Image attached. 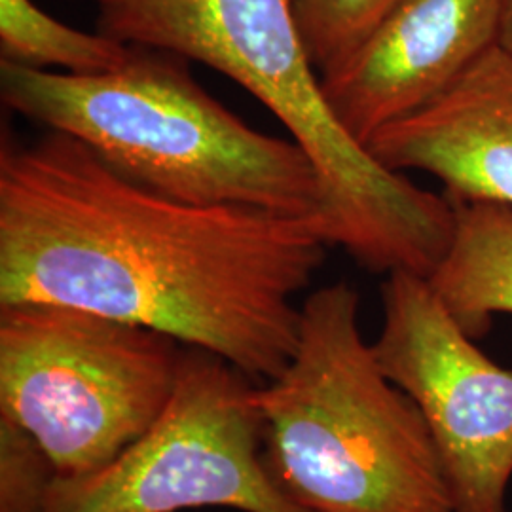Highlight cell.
<instances>
[{
  "instance_id": "6da1fadb",
  "label": "cell",
  "mask_w": 512,
  "mask_h": 512,
  "mask_svg": "<svg viewBox=\"0 0 512 512\" xmlns=\"http://www.w3.org/2000/svg\"><path fill=\"white\" fill-rule=\"evenodd\" d=\"M330 247L319 217L181 202L48 131L0 145V306L59 304L274 380Z\"/></svg>"
},
{
  "instance_id": "7a4b0ae2",
  "label": "cell",
  "mask_w": 512,
  "mask_h": 512,
  "mask_svg": "<svg viewBox=\"0 0 512 512\" xmlns=\"http://www.w3.org/2000/svg\"><path fill=\"white\" fill-rule=\"evenodd\" d=\"M88 2L97 33L226 74L289 129L319 171L330 245L374 274H433L454 234L452 203L384 167L340 124L298 33L293 0Z\"/></svg>"
},
{
  "instance_id": "3957f363",
  "label": "cell",
  "mask_w": 512,
  "mask_h": 512,
  "mask_svg": "<svg viewBox=\"0 0 512 512\" xmlns=\"http://www.w3.org/2000/svg\"><path fill=\"white\" fill-rule=\"evenodd\" d=\"M188 63L145 46H131L122 67L99 74L0 61V95L8 109L84 143L169 198L325 224L323 183L306 150L247 126L203 90Z\"/></svg>"
},
{
  "instance_id": "277c9868",
  "label": "cell",
  "mask_w": 512,
  "mask_h": 512,
  "mask_svg": "<svg viewBox=\"0 0 512 512\" xmlns=\"http://www.w3.org/2000/svg\"><path fill=\"white\" fill-rule=\"evenodd\" d=\"M258 406L266 467L306 511L454 512L429 427L385 376L346 281L304 300L293 359Z\"/></svg>"
},
{
  "instance_id": "5b68a950",
  "label": "cell",
  "mask_w": 512,
  "mask_h": 512,
  "mask_svg": "<svg viewBox=\"0 0 512 512\" xmlns=\"http://www.w3.org/2000/svg\"><path fill=\"white\" fill-rule=\"evenodd\" d=\"M183 346L59 304L0 306V416L37 439L57 476L92 475L158 420Z\"/></svg>"
},
{
  "instance_id": "8992f818",
  "label": "cell",
  "mask_w": 512,
  "mask_h": 512,
  "mask_svg": "<svg viewBox=\"0 0 512 512\" xmlns=\"http://www.w3.org/2000/svg\"><path fill=\"white\" fill-rule=\"evenodd\" d=\"M253 382L217 355L183 346L158 420L107 467L57 476L44 512H310L266 467Z\"/></svg>"
},
{
  "instance_id": "52a82bcc",
  "label": "cell",
  "mask_w": 512,
  "mask_h": 512,
  "mask_svg": "<svg viewBox=\"0 0 512 512\" xmlns=\"http://www.w3.org/2000/svg\"><path fill=\"white\" fill-rule=\"evenodd\" d=\"M374 355L420 408L454 512H507L512 478V372L446 310L427 277L391 272Z\"/></svg>"
},
{
  "instance_id": "ba28073f",
  "label": "cell",
  "mask_w": 512,
  "mask_h": 512,
  "mask_svg": "<svg viewBox=\"0 0 512 512\" xmlns=\"http://www.w3.org/2000/svg\"><path fill=\"white\" fill-rule=\"evenodd\" d=\"M501 8L503 0H399L357 54L321 76L330 109L366 147L494 48Z\"/></svg>"
},
{
  "instance_id": "9c48e42d",
  "label": "cell",
  "mask_w": 512,
  "mask_h": 512,
  "mask_svg": "<svg viewBox=\"0 0 512 512\" xmlns=\"http://www.w3.org/2000/svg\"><path fill=\"white\" fill-rule=\"evenodd\" d=\"M366 148L395 171H423L446 198L512 209V57L497 44L435 101L380 129Z\"/></svg>"
},
{
  "instance_id": "30bf717a",
  "label": "cell",
  "mask_w": 512,
  "mask_h": 512,
  "mask_svg": "<svg viewBox=\"0 0 512 512\" xmlns=\"http://www.w3.org/2000/svg\"><path fill=\"white\" fill-rule=\"evenodd\" d=\"M454 234L427 277L440 302L471 338L512 315V209L494 202L452 200Z\"/></svg>"
},
{
  "instance_id": "8fae6325",
  "label": "cell",
  "mask_w": 512,
  "mask_h": 512,
  "mask_svg": "<svg viewBox=\"0 0 512 512\" xmlns=\"http://www.w3.org/2000/svg\"><path fill=\"white\" fill-rule=\"evenodd\" d=\"M131 46L82 33L48 16L33 0H0V61L61 73L99 74L128 61Z\"/></svg>"
},
{
  "instance_id": "7c38bea8",
  "label": "cell",
  "mask_w": 512,
  "mask_h": 512,
  "mask_svg": "<svg viewBox=\"0 0 512 512\" xmlns=\"http://www.w3.org/2000/svg\"><path fill=\"white\" fill-rule=\"evenodd\" d=\"M399 0H293L294 19L313 67L336 71L361 50Z\"/></svg>"
},
{
  "instance_id": "4fadbf2b",
  "label": "cell",
  "mask_w": 512,
  "mask_h": 512,
  "mask_svg": "<svg viewBox=\"0 0 512 512\" xmlns=\"http://www.w3.org/2000/svg\"><path fill=\"white\" fill-rule=\"evenodd\" d=\"M57 471L33 435L0 416V512H44Z\"/></svg>"
},
{
  "instance_id": "5bb4252c",
  "label": "cell",
  "mask_w": 512,
  "mask_h": 512,
  "mask_svg": "<svg viewBox=\"0 0 512 512\" xmlns=\"http://www.w3.org/2000/svg\"><path fill=\"white\" fill-rule=\"evenodd\" d=\"M497 46L512 57V0H503Z\"/></svg>"
}]
</instances>
